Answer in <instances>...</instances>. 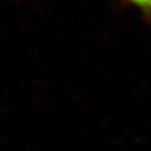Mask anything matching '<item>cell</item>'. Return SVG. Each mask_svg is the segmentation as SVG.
I'll return each mask as SVG.
<instances>
[{"label":"cell","mask_w":151,"mask_h":151,"mask_svg":"<svg viewBox=\"0 0 151 151\" xmlns=\"http://www.w3.org/2000/svg\"><path fill=\"white\" fill-rule=\"evenodd\" d=\"M134 5L139 6L150 16L151 19V0H128Z\"/></svg>","instance_id":"1"}]
</instances>
